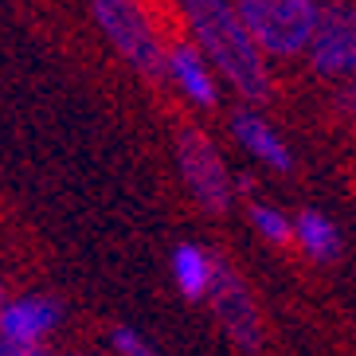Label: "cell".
I'll list each match as a JSON object with an SVG mask.
<instances>
[{
	"label": "cell",
	"instance_id": "cell-1",
	"mask_svg": "<svg viewBox=\"0 0 356 356\" xmlns=\"http://www.w3.org/2000/svg\"><path fill=\"white\" fill-rule=\"evenodd\" d=\"M188 24L196 32L200 47L208 51V59L220 67V74L227 79L243 98H266L270 83H266V63L262 51L254 47V40L247 35V28L239 24L231 0H184Z\"/></svg>",
	"mask_w": 356,
	"mask_h": 356
},
{
	"label": "cell",
	"instance_id": "cell-2",
	"mask_svg": "<svg viewBox=\"0 0 356 356\" xmlns=\"http://www.w3.org/2000/svg\"><path fill=\"white\" fill-rule=\"evenodd\" d=\"M254 47L278 59L305 51V43L314 35V24L321 16L317 0H235L231 4Z\"/></svg>",
	"mask_w": 356,
	"mask_h": 356
},
{
	"label": "cell",
	"instance_id": "cell-3",
	"mask_svg": "<svg viewBox=\"0 0 356 356\" xmlns=\"http://www.w3.org/2000/svg\"><path fill=\"white\" fill-rule=\"evenodd\" d=\"M95 20L102 24L110 43L141 74H149V79L165 74V47L157 43V35H153V28H149L137 0H95Z\"/></svg>",
	"mask_w": 356,
	"mask_h": 356
},
{
	"label": "cell",
	"instance_id": "cell-4",
	"mask_svg": "<svg viewBox=\"0 0 356 356\" xmlns=\"http://www.w3.org/2000/svg\"><path fill=\"white\" fill-rule=\"evenodd\" d=\"M177 161L180 172L188 180L192 196L204 204L208 211H223L231 200V184H227V168H223L220 153L211 149V141L200 129H180L177 137Z\"/></svg>",
	"mask_w": 356,
	"mask_h": 356
},
{
	"label": "cell",
	"instance_id": "cell-5",
	"mask_svg": "<svg viewBox=\"0 0 356 356\" xmlns=\"http://www.w3.org/2000/svg\"><path fill=\"white\" fill-rule=\"evenodd\" d=\"M309 55H314V67L321 74H333V79H345L353 74L356 63V24H353V8H321L314 24V35H309Z\"/></svg>",
	"mask_w": 356,
	"mask_h": 356
},
{
	"label": "cell",
	"instance_id": "cell-6",
	"mask_svg": "<svg viewBox=\"0 0 356 356\" xmlns=\"http://www.w3.org/2000/svg\"><path fill=\"white\" fill-rule=\"evenodd\" d=\"M208 290H211V302H216L220 321L227 325V333L235 337L243 348L259 345V314H254V302H251V293H247V286H243L227 266H216Z\"/></svg>",
	"mask_w": 356,
	"mask_h": 356
},
{
	"label": "cell",
	"instance_id": "cell-7",
	"mask_svg": "<svg viewBox=\"0 0 356 356\" xmlns=\"http://www.w3.org/2000/svg\"><path fill=\"white\" fill-rule=\"evenodd\" d=\"M59 325V305L47 298H20L0 309V341L8 348H35Z\"/></svg>",
	"mask_w": 356,
	"mask_h": 356
},
{
	"label": "cell",
	"instance_id": "cell-8",
	"mask_svg": "<svg viewBox=\"0 0 356 356\" xmlns=\"http://www.w3.org/2000/svg\"><path fill=\"white\" fill-rule=\"evenodd\" d=\"M165 71L172 74L180 83V90L192 98V102L200 106H216V83H211L208 67H204V59H200L196 47H188V43H172V47H165Z\"/></svg>",
	"mask_w": 356,
	"mask_h": 356
},
{
	"label": "cell",
	"instance_id": "cell-9",
	"mask_svg": "<svg viewBox=\"0 0 356 356\" xmlns=\"http://www.w3.org/2000/svg\"><path fill=\"white\" fill-rule=\"evenodd\" d=\"M231 129H235V137H239L259 161H266V165L278 168V172H290V165H293L290 149H286V141L274 134L259 114H239L235 122H231Z\"/></svg>",
	"mask_w": 356,
	"mask_h": 356
},
{
	"label": "cell",
	"instance_id": "cell-10",
	"mask_svg": "<svg viewBox=\"0 0 356 356\" xmlns=\"http://www.w3.org/2000/svg\"><path fill=\"white\" fill-rule=\"evenodd\" d=\"M211 270H216V262L208 259V251H200L196 243H184V247H177V254H172V278H177L180 293L192 298V302H200V298L208 293Z\"/></svg>",
	"mask_w": 356,
	"mask_h": 356
},
{
	"label": "cell",
	"instance_id": "cell-11",
	"mask_svg": "<svg viewBox=\"0 0 356 356\" xmlns=\"http://www.w3.org/2000/svg\"><path fill=\"white\" fill-rule=\"evenodd\" d=\"M290 231H293V239L305 247V254H314V259L329 262L341 254V235H337V227L325 220L321 211H302Z\"/></svg>",
	"mask_w": 356,
	"mask_h": 356
},
{
	"label": "cell",
	"instance_id": "cell-12",
	"mask_svg": "<svg viewBox=\"0 0 356 356\" xmlns=\"http://www.w3.org/2000/svg\"><path fill=\"white\" fill-rule=\"evenodd\" d=\"M254 227L266 235L270 243H286V239H293V231H290V220H286L282 211H274V208H266V204H259L254 208Z\"/></svg>",
	"mask_w": 356,
	"mask_h": 356
},
{
	"label": "cell",
	"instance_id": "cell-13",
	"mask_svg": "<svg viewBox=\"0 0 356 356\" xmlns=\"http://www.w3.org/2000/svg\"><path fill=\"white\" fill-rule=\"evenodd\" d=\"M114 348L122 356H157L145 341H141V337L134 333V329H114Z\"/></svg>",
	"mask_w": 356,
	"mask_h": 356
},
{
	"label": "cell",
	"instance_id": "cell-14",
	"mask_svg": "<svg viewBox=\"0 0 356 356\" xmlns=\"http://www.w3.org/2000/svg\"><path fill=\"white\" fill-rule=\"evenodd\" d=\"M8 356H47V353H35V348H12Z\"/></svg>",
	"mask_w": 356,
	"mask_h": 356
},
{
	"label": "cell",
	"instance_id": "cell-15",
	"mask_svg": "<svg viewBox=\"0 0 356 356\" xmlns=\"http://www.w3.org/2000/svg\"><path fill=\"white\" fill-rule=\"evenodd\" d=\"M8 353H12V348H8V345H4V341H0V356H8Z\"/></svg>",
	"mask_w": 356,
	"mask_h": 356
}]
</instances>
